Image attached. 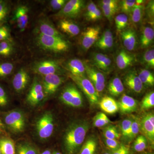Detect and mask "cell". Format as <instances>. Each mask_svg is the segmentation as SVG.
Segmentation results:
<instances>
[{"mask_svg": "<svg viewBox=\"0 0 154 154\" xmlns=\"http://www.w3.org/2000/svg\"><path fill=\"white\" fill-rule=\"evenodd\" d=\"M90 128V123L85 120H75L69 125L64 135V154H76L79 152Z\"/></svg>", "mask_w": 154, "mask_h": 154, "instance_id": "1", "label": "cell"}, {"mask_svg": "<svg viewBox=\"0 0 154 154\" xmlns=\"http://www.w3.org/2000/svg\"><path fill=\"white\" fill-rule=\"evenodd\" d=\"M36 43L42 49L54 53L66 52L69 48V44L63 37L45 36L38 34Z\"/></svg>", "mask_w": 154, "mask_h": 154, "instance_id": "2", "label": "cell"}, {"mask_svg": "<svg viewBox=\"0 0 154 154\" xmlns=\"http://www.w3.org/2000/svg\"><path fill=\"white\" fill-rule=\"evenodd\" d=\"M3 121L6 128L12 132L21 133L25 129L26 119L25 115L19 110H13L4 114Z\"/></svg>", "mask_w": 154, "mask_h": 154, "instance_id": "3", "label": "cell"}, {"mask_svg": "<svg viewBox=\"0 0 154 154\" xmlns=\"http://www.w3.org/2000/svg\"><path fill=\"white\" fill-rule=\"evenodd\" d=\"M69 77L83 91L90 105H96L99 102V94L96 92L91 81L85 76H75L70 74Z\"/></svg>", "mask_w": 154, "mask_h": 154, "instance_id": "4", "label": "cell"}, {"mask_svg": "<svg viewBox=\"0 0 154 154\" xmlns=\"http://www.w3.org/2000/svg\"><path fill=\"white\" fill-rule=\"evenodd\" d=\"M54 130V118L50 112L45 113L36 123V131L38 137L42 140L49 138Z\"/></svg>", "mask_w": 154, "mask_h": 154, "instance_id": "5", "label": "cell"}, {"mask_svg": "<svg viewBox=\"0 0 154 154\" xmlns=\"http://www.w3.org/2000/svg\"><path fill=\"white\" fill-rule=\"evenodd\" d=\"M60 99L64 104L70 107H80L83 105V99L81 92L73 85H69L63 90Z\"/></svg>", "mask_w": 154, "mask_h": 154, "instance_id": "6", "label": "cell"}, {"mask_svg": "<svg viewBox=\"0 0 154 154\" xmlns=\"http://www.w3.org/2000/svg\"><path fill=\"white\" fill-rule=\"evenodd\" d=\"M35 73L45 76L51 74H57L61 72L59 64L56 61L47 60L35 63L32 68Z\"/></svg>", "mask_w": 154, "mask_h": 154, "instance_id": "7", "label": "cell"}, {"mask_svg": "<svg viewBox=\"0 0 154 154\" xmlns=\"http://www.w3.org/2000/svg\"><path fill=\"white\" fill-rule=\"evenodd\" d=\"M140 131L152 146L154 144V115L153 113H146L140 119Z\"/></svg>", "mask_w": 154, "mask_h": 154, "instance_id": "8", "label": "cell"}, {"mask_svg": "<svg viewBox=\"0 0 154 154\" xmlns=\"http://www.w3.org/2000/svg\"><path fill=\"white\" fill-rule=\"evenodd\" d=\"M85 2L82 0H70L56 15L58 17L72 18L79 15L84 7Z\"/></svg>", "mask_w": 154, "mask_h": 154, "instance_id": "9", "label": "cell"}, {"mask_svg": "<svg viewBox=\"0 0 154 154\" xmlns=\"http://www.w3.org/2000/svg\"><path fill=\"white\" fill-rule=\"evenodd\" d=\"M63 82V78L58 74L44 76L42 85L45 97L52 96L55 94Z\"/></svg>", "mask_w": 154, "mask_h": 154, "instance_id": "10", "label": "cell"}, {"mask_svg": "<svg viewBox=\"0 0 154 154\" xmlns=\"http://www.w3.org/2000/svg\"><path fill=\"white\" fill-rule=\"evenodd\" d=\"M45 97L42 85L38 79L35 78L27 95V102L31 106H36L42 102Z\"/></svg>", "mask_w": 154, "mask_h": 154, "instance_id": "11", "label": "cell"}, {"mask_svg": "<svg viewBox=\"0 0 154 154\" xmlns=\"http://www.w3.org/2000/svg\"><path fill=\"white\" fill-rule=\"evenodd\" d=\"M86 74L88 79L94 86L96 92L99 94L103 92L105 87V78L101 72L97 70L93 67L85 63Z\"/></svg>", "mask_w": 154, "mask_h": 154, "instance_id": "12", "label": "cell"}, {"mask_svg": "<svg viewBox=\"0 0 154 154\" xmlns=\"http://www.w3.org/2000/svg\"><path fill=\"white\" fill-rule=\"evenodd\" d=\"M100 29L99 27H88L82 34L81 45L83 49L88 50L98 40Z\"/></svg>", "mask_w": 154, "mask_h": 154, "instance_id": "13", "label": "cell"}, {"mask_svg": "<svg viewBox=\"0 0 154 154\" xmlns=\"http://www.w3.org/2000/svg\"><path fill=\"white\" fill-rule=\"evenodd\" d=\"M13 19L17 23L20 32L25 31L29 20V8L27 6L22 5L15 10Z\"/></svg>", "mask_w": 154, "mask_h": 154, "instance_id": "14", "label": "cell"}, {"mask_svg": "<svg viewBox=\"0 0 154 154\" xmlns=\"http://www.w3.org/2000/svg\"><path fill=\"white\" fill-rule=\"evenodd\" d=\"M30 82V76L25 69L17 72L12 80V86L17 93H21L26 88Z\"/></svg>", "mask_w": 154, "mask_h": 154, "instance_id": "15", "label": "cell"}, {"mask_svg": "<svg viewBox=\"0 0 154 154\" xmlns=\"http://www.w3.org/2000/svg\"><path fill=\"white\" fill-rule=\"evenodd\" d=\"M125 85L130 90L137 94L143 91L144 86L141 82L136 72L131 71L128 73L124 79Z\"/></svg>", "mask_w": 154, "mask_h": 154, "instance_id": "16", "label": "cell"}, {"mask_svg": "<svg viewBox=\"0 0 154 154\" xmlns=\"http://www.w3.org/2000/svg\"><path fill=\"white\" fill-rule=\"evenodd\" d=\"M122 43L128 51L134 50L137 44V36L132 29H125L120 33Z\"/></svg>", "mask_w": 154, "mask_h": 154, "instance_id": "17", "label": "cell"}, {"mask_svg": "<svg viewBox=\"0 0 154 154\" xmlns=\"http://www.w3.org/2000/svg\"><path fill=\"white\" fill-rule=\"evenodd\" d=\"M117 103L119 110L124 114L132 113L137 109V101L132 97L125 94L122 95Z\"/></svg>", "mask_w": 154, "mask_h": 154, "instance_id": "18", "label": "cell"}, {"mask_svg": "<svg viewBox=\"0 0 154 154\" xmlns=\"http://www.w3.org/2000/svg\"><path fill=\"white\" fill-rule=\"evenodd\" d=\"M37 30L38 34L42 35L63 37L59 31L57 30L51 22L47 19H43L39 21Z\"/></svg>", "mask_w": 154, "mask_h": 154, "instance_id": "19", "label": "cell"}, {"mask_svg": "<svg viewBox=\"0 0 154 154\" xmlns=\"http://www.w3.org/2000/svg\"><path fill=\"white\" fill-rule=\"evenodd\" d=\"M66 67L70 74L75 76H85L86 74L85 63L79 59H72L68 61Z\"/></svg>", "mask_w": 154, "mask_h": 154, "instance_id": "20", "label": "cell"}, {"mask_svg": "<svg viewBox=\"0 0 154 154\" xmlns=\"http://www.w3.org/2000/svg\"><path fill=\"white\" fill-rule=\"evenodd\" d=\"M135 60L134 55L126 51L122 50L116 56V64L119 69H125L132 65Z\"/></svg>", "mask_w": 154, "mask_h": 154, "instance_id": "21", "label": "cell"}, {"mask_svg": "<svg viewBox=\"0 0 154 154\" xmlns=\"http://www.w3.org/2000/svg\"><path fill=\"white\" fill-rule=\"evenodd\" d=\"M58 27L64 33L69 36H75L79 35L80 28L76 23L67 19H63L59 22Z\"/></svg>", "mask_w": 154, "mask_h": 154, "instance_id": "22", "label": "cell"}, {"mask_svg": "<svg viewBox=\"0 0 154 154\" xmlns=\"http://www.w3.org/2000/svg\"><path fill=\"white\" fill-rule=\"evenodd\" d=\"M92 60L94 65L99 69L104 72L110 71L112 62L107 55L102 53L95 54Z\"/></svg>", "mask_w": 154, "mask_h": 154, "instance_id": "23", "label": "cell"}, {"mask_svg": "<svg viewBox=\"0 0 154 154\" xmlns=\"http://www.w3.org/2000/svg\"><path fill=\"white\" fill-rule=\"evenodd\" d=\"M99 105L101 109L108 114H114L119 110L118 103L115 99L109 96L103 97Z\"/></svg>", "mask_w": 154, "mask_h": 154, "instance_id": "24", "label": "cell"}, {"mask_svg": "<svg viewBox=\"0 0 154 154\" xmlns=\"http://www.w3.org/2000/svg\"><path fill=\"white\" fill-rule=\"evenodd\" d=\"M113 44V34L109 30H106L96 42V47L104 50L111 48Z\"/></svg>", "mask_w": 154, "mask_h": 154, "instance_id": "25", "label": "cell"}, {"mask_svg": "<svg viewBox=\"0 0 154 154\" xmlns=\"http://www.w3.org/2000/svg\"><path fill=\"white\" fill-rule=\"evenodd\" d=\"M154 31L153 29L150 27H144L141 32L140 45L142 48L148 47L153 41Z\"/></svg>", "mask_w": 154, "mask_h": 154, "instance_id": "26", "label": "cell"}, {"mask_svg": "<svg viewBox=\"0 0 154 154\" xmlns=\"http://www.w3.org/2000/svg\"><path fill=\"white\" fill-rule=\"evenodd\" d=\"M0 150L2 154H16L14 141L7 136L0 137Z\"/></svg>", "mask_w": 154, "mask_h": 154, "instance_id": "27", "label": "cell"}, {"mask_svg": "<svg viewBox=\"0 0 154 154\" xmlns=\"http://www.w3.org/2000/svg\"><path fill=\"white\" fill-rule=\"evenodd\" d=\"M108 91L110 95L113 96H118L123 93L124 87L119 78L116 77L110 81L108 87Z\"/></svg>", "mask_w": 154, "mask_h": 154, "instance_id": "28", "label": "cell"}, {"mask_svg": "<svg viewBox=\"0 0 154 154\" xmlns=\"http://www.w3.org/2000/svg\"><path fill=\"white\" fill-rule=\"evenodd\" d=\"M16 150V154H38V149L35 146L26 142H22L17 144Z\"/></svg>", "mask_w": 154, "mask_h": 154, "instance_id": "29", "label": "cell"}, {"mask_svg": "<svg viewBox=\"0 0 154 154\" xmlns=\"http://www.w3.org/2000/svg\"><path fill=\"white\" fill-rule=\"evenodd\" d=\"M98 143L96 139L91 137L83 144L80 149L79 154H96Z\"/></svg>", "mask_w": 154, "mask_h": 154, "instance_id": "30", "label": "cell"}, {"mask_svg": "<svg viewBox=\"0 0 154 154\" xmlns=\"http://www.w3.org/2000/svg\"><path fill=\"white\" fill-rule=\"evenodd\" d=\"M14 50L13 41L0 42V58L11 56L14 53Z\"/></svg>", "mask_w": 154, "mask_h": 154, "instance_id": "31", "label": "cell"}, {"mask_svg": "<svg viewBox=\"0 0 154 154\" xmlns=\"http://www.w3.org/2000/svg\"><path fill=\"white\" fill-rule=\"evenodd\" d=\"M138 76L143 86L152 87L154 85V74L148 70L146 69L141 70L138 74Z\"/></svg>", "mask_w": 154, "mask_h": 154, "instance_id": "32", "label": "cell"}, {"mask_svg": "<svg viewBox=\"0 0 154 154\" xmlns=\"http://www.w3.org/2000/svg\"><path fill=\"white\" fill-rule=\"evenodd\" d=\"M144 7L142 5H136L134 6L130 13L131 19L134 24H138L141 21L143 16Z\"/></svg>", "mask_w": 154, "mask_h": 154, "instance_id": "33", "label": "cell"}, {"mask_svg": "<svg viewBox=\"0 0 154 154\" xmlns=\"http://www.w3.org/2000/svg\"><path fill=\"white\" fill-rule=\"evenodd\" d=\"M133 120L127 141H131L136 137L140 131V119L137 117H132Z\"/></svg>", "mask_w": 154, "mask_h": 154, "instance_id": "34", "label": "cell"}, {"mask_svg": "<svg viewBox=\"0 0 154 154\" xmlns=\"http://www.w3.org/2000/svg\"><path fill=\"white\" fill-rule=\"evenodd\" d=\"M14 64L9 62H0V79H5L13 72Z\"/></svg>", "mask_w": 154, "mask_h": 154, "instance_id": "35", "label": "cell"}, {"mask_svg": "<svg viewBox=\"0 0 154 154\" xmlns=\"http://www.w3.org/2000/svg\"><path fill=\"white\" fill-rule=\"evenodd\" d=\"M103 133L105 138L118 140L121 136V134L119 132L116 127L110 125L104 128Z\"/></svg>", "mask_w": 154, "mask_h": 154, "instance_id": "36", "label": "cell"}, {"mask_svg": "<svg viewBox=\"0 0 154 154\" xmlns=\"http://www.w3.org/2000/svg\"><path fill=\"white\" fill-rule=\"evenodd\" d=\"M10 7L6 1L0 0V25L5 24L8 17Z\"/></svg>", "mask_w": 154, "mask_h": 154, "instance_id": "37", "label": "cell"}, {"mask_svg": "<svg viewBox=\"0 0 154 154\" xmlns=\"http://www.w3.org/2000/svg\"><path fill=\"white\" fill-rule=\"evenodd\" d=\"M111 123L108 117L103 113H97L94 118L93 124L97 128H101Z\"/></svg>", "mask_w": 154, "mask_h": 154, "instance_id": "38", "label": "cell"}, {"mask_svg": "<svg viewBox=\"0 0 154 154\" xmlns=\"http://www.w3.org/2000/svg\"><path fill=\"white\" fill-rule=\"evenodd\" d=\"M128 17L126 14H119L116 17L115 22L116 30L118 32H121L126 28L128 24Z\"/></svg>", "mask_w": 154, "mask_h": 154, "instance_id": "39", "label": "cell"}, {"mask_svg": "<svg viewBox=\"0 0 154 154\" xmlns=\"http://www.w3.org/2000/svg\"><path fill=\"white\" fill-rule=\"evenodd\" d=\"M147 140L143 135L138 136L134 142L133 145L134 149L136 152L143 151L146 148Z\"/></svg>", "mask_w": 154, "mask_h": 154, "instance_id": "40", "label": "cell"}, {"mask_svg": "<svg viewBox=\"0 0 154 154\" xmlns=\"http://www.w3.org/2000/svg\"><path fill=\"white\" fill-rule=\"evenodd\" d=\"M154 106V93L150 92L146 95L141 102V109L143 110H148Z\"/></svg>", "mask_w": 154, "mask_h": 154, "instance_id": "41", "label": "cell"}, {"mask_svg": "<svg viewBox=\"0 0 154 154\" xmlns=\"http://www.w3.org/2000/svg\"><path fill=\"white\" fill-rule=\"evenodd\" d=\"M132 118H128L124 119L122 122L121 125L122 134V137L124 140H127L128 137L131 124H132Z\"/></svg>", "mask_w": 154, "mask_h": 154, "instance_id": "42", "label": "cell"}, {"mask_svg": "<svg viewBox=\"0 0 154 154\" xmlns=\"http://www.w3.org/2000/svg\"><path fill=\"white\" fill-rule=\"evenodd\" d=\"M2 41H13L10 28L5 24L0 25V42Z\"/></svg>", "mask_w": 154, "mask_h": 154, "instance_id": "43", "label": "cell"}, {"mask_svg": "<svg viewBox=\"0 0 154 154\" xmlns=\"http://www.w3.org/2000/svg\"><path fill=\"white\" fill-rule=\"evenodd\" d=\"M136 5L135 0H124L121 1L120 8L121 11L125 14H129Z\"/></svg>", "mask_w": 154, "mask_h": 154, "instance_id": "44", "label": "cell"}, {"mask_svg": "<svg viewBox=\"0 0 154 154\" xmlns=\"http://www.w3.org/2000/svg\"><path fill=\"white\" fill-rule=\"evenodd\" d=\"M144 63L149 67H154V50L153 49L146 51L143 56Z\"/></svg>", "mask_w": 154, "mask_h": 154, "instance_id": "45", "label": "cell"}, {"mask_svg": "<svg viewBox=\"0 0 154 154\" xmlns=\"http://www.w3.org/2000/svg\"><path fill=\"white\" fill-rule=\"evenodd\" d=\"M101 5L103 14L105 17L109 20L112 19L118 10V7H110L103 5Z\"/></svg>", "mask_w": 154, "mask_h": 154, "instance_id": "46", "label": "cell"}, {"mask_svg": "<svg viewBox=\"0 0 154 154\" xmlns=\"http://www.w3.org/2000/svg\"><path fill=\"white\" fill-rule=\"evenodd\" d=\"M9 103L8 93L4 87L0 84V108L6 107Z\"/></svg>", "mask_w": 154, "mask_h": 154, "instance_id": "47", "label": "cell"}, {"mask_svg": "<svg viewBox=\"0 0 154 154\" xmlns=\"http://www.w3.org/2000/svg\"><path fill=\"white\" fill-rule=\"evenodd\" d=\"M67 2L66 0H52L50 2V6L54 11L60 10Z\"/></svg>", "mask_w": 154, "mask_h": 154, "instance_id": "48", "label": "cell"}, {"mask_svg": "<svg viewBox=\"0 0 154 154\" xmlns=\"http://www.w3.org/2000/svg\"><path fill=\"white\" fill-rule=\"evenodd\" d=\"M105 143L112 151L117 149L121 144L117 140L107 138H105Z\"/></svg>", "mask_w": 154, "mask_h": 154, "instance_id": "49", "label": "cell"}, {"mask_svg": "<svg viewBox=\"0 0 154 154\" xmlns=\"http://www.w3.org/2000/svg\"><path fill=\"white\" fill-rule=\"evenodd\" d=\"M111 154H130V149L128 146L121 144L117 149L113 151Z\"/></svg>", "mask_w": 154, "mask_h": 154, "instance_id": "50", "label": "cell"}, {"mask_svg": "<svg viewBox=\"0 0 154 154\" xmlns=\"http://www.w3.org/2000/svg\"><path fill=\"white\" fill-rule=\"evenodd\" d=\"M97 8H98L97 6L93 2H91L88 4L85 14V16L87 19H89L91 15L96 11Z\"/></svg>", "mask_w": 154, "mask_h": 154, "instance_id": "51", "label": "cell"}, {"mask_svg": "<svg viewBox=\"0 0 154 154\" xmlns=\"http://www.w3.org/2000/svg\"><path fill=\"white\" fill-rule=\"evenodd\" d=\"M102 17L101 11L99 9L97 8L96 11L89 18L88 20H91V21H96L101 19Z\"/></svg>", "mask_w": 154, "mask_h": 154, "instance_id": "52", "label": "cell"}, {"mask_svg": "<svg viewBox=\"0 0 154 154\" xmlns=\"http://www.w3.org/2000/svg\"><path fill=\"white\" fill-rule=\"evenodd\" d=\"M101 5L110 7H118V1L116 0H103L101 2Z\"/></svg>", "mask_w": 154, "mask_h": 154, "instance_id": "53", "label": "cell"}, {"mask_svg": "<svg viewBox=\"0 0 154 154\" xmlns=\"http://www.w3.org/2000/svg\"><path fill=\"white\" fill-rule=\"evenodd\" d=\"M6 128L2 119L0 117V137L6 135Z\"/></svg>", "mask_w": 154, "mask_h": 154, "instance_id": "54", "label": "cell"}, {"mask_svg": "<svg viewBox=\"0 0 154 154\" xmlns=\"http://www.w3.org/2000/svg\"><path fill=\"white\" fill-rule=\"evenodd\" d=\"M51 153H52V152L50 149H47L39 154H51Z\"/></svg>", "mask_w": 154, "mask_h": 154, "instance_id": "55", "label": "cell"}, {"mask_svg": "<svg viewBox=\"0 0 154 154\" xmlns=\"http://www.w3.org/2000/svg\"><path fill=\"white\" fill-rule=\"evenodd\" d=\"M51 154H62L60 152L57 151H54L52 152Z\"/></svg>", "mask_w": 154, "mask_h": 154, "instance_id": "56", "label": "cell"}, {"mask_svg": "<svg viewBox=\"0 0 154 154\" xmlns=\"http://www.w3.org/2000/svg\"><path fill=\"white\" fill-rule=\"evenodd\" d=\"M144 154H154L153 153H145Z\"/></svg>", "mask_w": 154, "mask_h": 154, "instance_id": "57", "label": "cell"}, {"mask_svg": "<svg viewBox=\"0 0 154 154\" xmlns=\"http://www.w3.org/2000/svg\"><path fill=\"white\" fill-rule=\"evenodd\" d=\"M103 154H111L110 153L105 152V153H104Z\"/></svg>", "mask_w": 154, "mask_h": 154, "instance_id": "58", "label": "cell"}, {"mask_svg": "<svg viewBox=\"0 0 154 154\" xmlns=\"http://www.w3.org/2000/svg\"><path fill=\"white\" fill-rule=\"evenodd\" d=\"M0 154H2V152H1V150H0Z\"/></svg>", "mask_w": 154, "mask_h": 154, "instance_id": "59", "label": "cell"}]
</instances>
